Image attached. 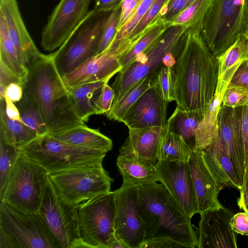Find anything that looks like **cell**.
Masks as SVG:
<instances>
[{"label": "cell", "mask_w": 248, "mask_h": 248, "mask_svg": "<svg viewBox=\"0 0 248 248\" xmlns=\"http://www.w3.org/2000/svg\"><path fill=\"white\" fill-rule=\"evenodd\" d=\"M201 31L187 29L184 47L173 70L176 107L203 117L217 90L218 66Z\"/></svg>", "instance_id": "cell-1"}, {"label": "cell", "mask_w": 248, "mask_h": 248, "mask_svg": "<svg viewBox=\"0 0 248 248\" xmlns=\"http://www.w3.org/2000/svg\"><path fill=\"white\" fill-rule=\"evenodd\" d=\"M137 188L144 230L141 248L198 247L197 234L191 219L161 183L156 182Z\"/></svg>", "instance_id": "cell-2"}, {"label": "cell", "mask_w": 248, "mask_h": 248, "mask_svg": "<svg viewBox=\"0 0 248 248\" xmlns=\"http://www.w3.org/2000/svg\"><path fill=\"white\" fill-rule=\"evenodd\" d=\"M23 86L37 106L47 126L48 134L86 126L56 68L53 53L45 54L29 67Z\"/></svg>", "instance_id": "cell-3"}, {"label": "cell", "mask_w": 248, "mask_h": 248, "mask_svg": "<svg viewBox=\"0 0 248 248\" xmlns=\"http://www.w3.org/2000/svg\"><path fill=\"white\" fill-rule=\"evenodd\" d=\"M186 30V27L181 25L170 26L152 45L118 73L111 85L115 93L112 105L147 76H151L154 81L163 67L174 66L184 47Z\"/></svg>", "instance_id": "cell-4"}, {"label": "cell", "mask_w": 248, "mask_h": 248, "mask_svg": "<svg viewBox=\"0 0 248 248\" xmlns=\"http://www.w3.org/2000/svg\"><path fill=\"white\" fill-rule=\"evenodd\" d=\"M0 248H60L38 213L0 202Z\"/></svg>", "instance_id": "cell-5"}, {"label": "cell", "mask_w": 248, "mask_h": 248, "mask_svg": "<svg viewBox=\"0 0 248 248\" xmlns=\"http://www.w3.org/2000/svg\"><path fill=\"white\" fill-rule=\"evenodd\" d=\"M49 173L102 164L107 153L73 145L49 134L38 136L20 151Z\"/></svg>", "instance_id": "cell-6"}, {"label": "cell", "mask_w": 248, "mask_h": 248, "mask_svg": "<svg viewBox=\"0 0 248 248\" xmlns=\"http://www.w3.org/2000/svg\"><path fill=\"white\" fill-rule=\"evenodd\" d=\"M82 248H113L117 241L114 229V191L75 206Z\"/></svg>", "instance_id": "cell-7"}, {"label": "cell", "mask_w": 248, "mask_h": 248, "mask_svg": "<svg viewBox=\"0 0 248 248\" xmlns=\"http://www.w3.org/2000/svg\"><path fill=\"white\" fill-rule=\"evenodd\" d=\"M48 176L45 169L19 152L0 193V202L38 213Z\"/></svg>", "instance_id": "cell-8"}, {"label": "cell", "mask_w": 248, "mask_h": 248, "mask_svg": "<svg viewBox=\"0 0 248 248\" xmlns=\"http://www.w3.org/2000/svg\"><path fill=\"white\" fill-rule=\"evenodd\" d=\"M110 12L90 10L66 41L53 53L61 77L97 55L103 30Z\"/></svg>", "instance_id": "cell-9"}, {"label": "cell", "mask_w": 248, "mask_h": 248, "mask_svg": "<svg viewBox=\"0 0 248 248\" xmlns=\"http://www.w3.org/2000/svg\"><path fill=\"white\" fill-rule=\"evenodd\" d=\"M245 0H212L203 19L201 34L216 57L243 32Z\"/></svg>", "instance_id": "cell-10"}, {"label": "cell", "mask_w": 248, "mask_h": 248, "mask_svg": "<svg viewBox=\"0 0 248 248\" xmlns=\"http://www.w3.org/2000/svg\"><path fill=\"white\" fill-rule=\"evenodd\" d=\"M48 176L61 198L73 206L111 191L113 181L102 164L71 168Z\"/></svg>", "instance_id": "cell-11"}, {"label": "cell", "mask_w": 248, "mask_h": 248, "mask_svg": "<svg viewBox=\"0 0 248 248\" xmlns=\"http://www.w3.org/2000/svg\"><path fill=\"white\" fill-rule=\"evenodd\" d=\"M38 213L43 219L60 248H82L75 206L60 197L49 176Z\"/></svg>", "instance_id": "cell-12"}, {"label": "cell", "mask_w": 248, "mask_h": 248, "mask_svg": "<svg viewBox=\"0 0 248 248\" xmlns=\"http://www.w3.org/2000/svg\"><path fill=\"white\" fill-rule=\"evenodd\" d=\"M114 191L115 238L124 248H141L144 230L139 209L137 187L123 184Z\"/></svg>", "instance_id": "cell-13"}, {"label": "cell", "mask_w": 248, "mask_h": 248, "mask_svg": "<svg viewBox=\"0 0 248 248\" xmlns=\"http://www.w3.org/2000/svg\"><path fill=\"white\" fill-rule=\"evenodd\" d=\"M92 0H60L41 33V45L51 52L61 47L89 13Z\"/></svg>", "instance_id": "cell-14"}, {"label": "cell", "mask_w": 248, "mask_h": 248, "mask_svg": "<svg viewBox=\"0 0 248 248\" xmlns=\"http://www.w3.org/2000/svg\"><path fill=\"white\" fill-rule=\"evenodd\" d=\"M134 45V43L127 41L114 51L106 50L90 58L71 72L62 76L64 83L67 88H70L97 81L108 82L121 70V58Z\"/></svg>", "instance_id": "cell-15"}, {"label": "cell", "mask_w": 248, "mask_h": 248, "mask_svg": "<svg viewBox=\"0 0 248 248\" xmlns=\"http://www.w3.org/2000/svg\"><path fill=\"white\" fill-rule=\"evenodd\" d=\"M155 166L159 182L191 219L198 213V204L187 162L158 160Z\"/></svg>", "instance_id": "cell-16"}, {"label": "cell", "mask_w": 248, "mask_h": 248, "mask_svg": "<svg viewBox=\"0 0 248 248\" xmlns=\"http://www.w3.org/2000/svg\"><path fill=\"white\" fill-rule=\"evenodd\" d=\"M234 215L224 206L201 215L197 232L199 248H236L238 234L233 231L230 220Z\"/></svg>", "instance_id": "cell-17"}, {"label": "cell", "mask_w": 248, "mask_h": 248, "mask_svg": "<svg viewBox=\"0 0 248 248\" xmlns=\"http://www.w3.org/2000/svg\"><path fill=\"white\" fill-rule=\"evenodd\" d=\"M0 16L21 63L28 69L45 54L37 48L22 17L16 0H0Z\"/></svg>", "instance_id": "cell-18"}, {"label": "cell", "mask_w": 248, "mask_h": 248, "mask_svg": "<svg viewBox=\"0 0 248 248\" xmlns=\"http://www.w3.org/2000/svg\"><path fill=\"white\" fill-rule=\"evenodd\" d=\"M169 103L154 82L139 98L122 120L128 128L164 127Z\"/></svg>", "instance_id": "cell-19"}, {"label": "cell", "mask_w": 248, "mask_h": 248, "mask_svg": "<svg viewBox=\"0 0 248 248\" xmlns=\"http://www.w3.org/2000/svg\"><path fill=\"white\" fill-rule=\"evenodd\" d=\"M196 194L198 213L218 210L224 206L218 200V195L223 188L210 171L200 150L192 151L187 162Z\"/></svg>", "instance_id": "cell-20"}, {"label": "cell", "mask_w": 248, "mask_h": 248, "mask_svg": "<svg viewBox=\"0 0 248 248\" xmlns=\"http://www.w3.org/2000/svg\"><path fill=\"white\" fill-rule=\"evenodd\" d=\"M241 107L221 105L218 117V136L223 143L242 186L245 161L241 131Z\"/></svg>", "instance_id": "cell-21"}, {"label": "cell", "mask_w": 248, "mask_h": 248, "mask_svg": "<svg viewBox=\"0 0 248 248\" xmlns=\"http://www.w3.org/2000/svg\"><path fill=\"white\" fill-rule=\"evenodd\" d=\"M200 150L205 164L218 183L223 187L240 190L242 185L235 169L218 135L213 142Z\"/></svg>", "instance_id": "cell-22"}, {"label": "cell", "mask_w": 248, "mask_h": 248, "mask_svg": "<svg viewBox=\"0 0 248 248\" xmlns=\"http://www.w3.org/2000/svg\"><path fill=\"white\" fill-rule=\"evenodd\" d=\"M165 127L128 128V136L119 152L134 153L155 165L158 161L159 142Z\"/></svg>", "instance_id": "cell-23"}, {"label": "cell", "mask_w": 248, "mask_h": 248, "mask_svg": "<svg viewBox=\"0 0 248 248\" xmlns=\"http://www.w3.org/2000/svg\"><path fill=\"white\" fill-rule=\"evenodd\" d=\"M116 164L123 184L138 187L159 182L155 165L134 153L119 152Z\"/></svg>", "instance_id": "cell-24"}, {"label": "cell", "mask_w": 248, "mask_h": 248, "mask_svg": "<svg viewBox=\"0 0 248 248\" xmlns=\"http://www.w3.org/2000/svg\"><path fill=\"white\" fill-rule=\"evenodd\" d=\"M229 84L218 81L214 97L200 122L196 132V150H202L216 139L218 117L225 90Z\"/></svg>", "instance_id": "cell-25"}, {"label": "cell", "mask_w": 248, "mask_h": 248, "mask_svg": "<svg viewBox=\"0 0 248 248\" xmlns=\"http://www.w3.org/2000/svg\"><path fill=\"white\" fill-rule=\"evenodd\" d=\"M248 56V35L241 33L222 53L216 57L218 66V81L229 84L239 67Z\"/></svg>", "instance_id": "cell-26"}, {"label": "cell", "mask_w": 248, "mask_h": 248, "mask_svg": "<svg viewBox=\"0 0 248 248\" xmlns=\"http://www.w3.org/2000/svg\"><path fill=\"white\" fill-rule=\"evenodd\" d=\"M53 137L77 146L108 153L112 149L110 139L98 129L85 126L74 128L62 133L49 134Z\"/></svg>", "instance_id": "cell-27"}, {"label": "cell", "mask_w": 248, "mask_h": 248, "mask_svg": "<svg viewBox=\"0 0 248 248\" xmlns=\"http://www.w3.org/2000/svg\"><path fill=\"white\" fill-rule=\"evenodd\" d=\"M4 106V98L0 99V140L20 151L38 136L22 122L9 119Z\"/></svg>", "instance_id": "cell-28"}, {"label": "cell", "mask_w": 248, "mask_h": 248, "mask_svg": "<svg viewBox=\"0 0 248 248\" xmlns=\"http://www.w3.org/2000/svg\"><path fill=\"white\" fill-rule=\"evenodd\" d=\"M202 117L196 112L183 110L176 107L167 121L168 131L180 135L192 149L196 150V132Z\"/></svg>", "instance_id": "cell-29"}, {"label": "cell", "mask_w": 248, "mask_h": 248, "mask_svg": "<svg viewBox=\"0 0 248 248\" xmlns=\"http://www.w3.org/2000/svg\"><path fill=\"white\" fill-rule=\"evenodd\" d=\"M107 82L97 81L68 88L77 111L84 122L92 115H96L95 100L100 89Z\"/></svg>", "instance_id": "cell-30"}, {"label": "cell", "mask_w": 248, "mask_h": 248, "mask_svg": "<svg viewBox=\"0 0 248 248\" xmlns=\"http://www.w3.org/2000/svg\"><path fill=\"white\" fill-rule=\"evenodd\" d=\"M192 151L182 136L168 131L165 125L159 142L158 160L187 162Z\"/></svg>", "instance_id": "cell-31"}, {"label": "cell", "mask_w": 248, "mask_h": 248, "mask_svg": "<svg viewBox=\"0 0 248 248\" xmlns=\"http://www.w3.org/2000/svg\"><path fill=\"white\" fill-rule=\"evenodd\" d=\"M0 62L24 82L28 74V69L20 62L16 48L8 36L4 20L0 16Z\"/></svg>", "instance_id": "cell-32"}, {"label": "cell", "mask_w": 248, "mask_h": 248, "mask_svg": "<svg viewBox=\"0 0 248 248\" xmlns=\"http://www.w3.org/2000/svg\"><path fill=\"white\" fill-rule=\"evenodd\" d=\"M170 27L169 24L157 17L148 27L131 49L121 58L122 69L132 62L139 54L152 45Z\"/></svg>", "instance_id": "cell-33"}, {"label": "cell", "mask_w": 248, "mask_h": 248, "mask_svg": "<svg viewBox=\"0 0 248 248\" xmlns=\"http://www.w3.org/2000/svg\"><path fill=\"white\" fill-rule=\"evenodd\" d=\"M15 104L22 123L34 132L38 137L48 133L47 126L37 106L24 91L21 100Z\"/></svg>", "instance_id": "cell-34"}, {"label": "cell", "mask_w": 248, "mask_h": 248, "mask_svg": "<svg viewBox=\"0 0 248 248\" xmlns=\"http://www.w3.org/2000/svg\"><path fill=\"white\" fill-rule=\"evenodd\" d=\"M153 78L149 75L134 84L115 104L112 105L106 113L110 120L121 122L129 109L151 85Z\"/></svg>", "instance_id": "cell-35"}, {"label": "cell", "mask_w": 248, "mask_h": 248, "mask_svg": "<svg viewBox=\"0 0 248 248\" xmlns=\"http://www.w3.org/2000/svg\"><path fill=\"white\" fill-rule=\"evenodd\" d=\"M212 0H195L183 10L170 24L169 26L181 25L187 29L201 30L204 17Z\"/></svg>", "instance_id": "cell-36"}, {"label": "cell", "mask_w": 248, "mask_h": 248, "mask_svg": "<svg viewBox=\"0 0 248 248\" xmlns=\"http://www.w3.org/2000/svg\"><path fill=\"white\" fill-rule=\"evenodd\" d=\"M155 0H141L132 16L116 34L107 49L114 50L127 41L130 34ZM106 49V50H107Z\"/></svg>", "instance_id": "cell-37"}, {"label": "cell", "mask_w": 248, "mask_h": 248, "mask_svg": "<svg viewBox=\"0 0 248 248\" xmlns=\"http://www.w3.org/2000/svg\"><path fill=\"white\" fill-rule=\"evenodd\" d=\"M19 152L0 140V193L4 189L10 171Z\"/></svg>", "instance_id": "cell-38"}, {"label": "cell", "mask_w": 248, "mask_h": 248, "mask_svg": "<svg viewBox=\"0 0 248 248\" xmlns=\"http://www.w3.org/2000/svg\"><path fill=\"white\" fill-rule=\"evenodd\" d=\"M121 14V5L111 11L104 25L98 54L104 52L112 42L117 31Z\"/></svg>", "instance_id": "cell-39"}, {"label": "cell", "mask_w": 248, "mask_h": 248, "mask_svg": "<svg viewBox=\"0 0 248 248\" xmlns=\"http://www.w3.org/2000/svg\"><path fill=\"white\" fill-rule=\"evenodd\" d=\"M170 0H155L148 12L133 30L127 40H138L148 27L158 17L160 12Z\"/></svg>", "instance_id": "cell-40"}, {"label": "cell", "mask_w": 248, "mask_h": 248, "mask_svg": "<svg viewBox=\"0 0 248 248\" xmlns=\"http://www.w3.org/2000/svg\"><path fill=\"white\" fill-rule=\"evenodd\" d=\"M160 90L165 100L169 103L174 101V73L173 67H163L153 81Z\"/></svg>", "instance_id": "cell-41"}, {"label": "cell", "mask_w": 248, "mask_h": 248, "mask_svg": "<svg viewBox=\"0 0 248 248\" xmlns=\"http://www.w3.org/2000/svg\"><path fill=\"white\" fill-rule=\"evenodd\" d=\"M248 103V89L229 83L223 95L222 105L234 108Z\"/></svg>", "instance_id": "cell-42"}, {"label": "cell", "mask_w": 248, "mask_h": 248, "mask_svg": "<svg viewBox=\"0 0 248 248\" xmlns=\"http://www.w3.org/2000/svg\"><path fill=\"white\" fill-rule=\"evenodd\" d=\"M115 97L113 89L105 83L100 89L95 100L96 115L106 114L110 109Z\"/></svg>", "instance_id": "cell-43"}, {"label": "cell", "mask_w": 248, "mask_h": 248, "mask_svg": "<svg viewBox=\"0 0 248 248\" xmlns=\"http://www.w3.org/2000/svg\"><path fill=\"white\" fill-rule=\"evenodd\" d=\"M188 0H170L157 17L169 24L185 9Z\"/></svg>", "instance_id": "cell-44"}, {"label": "cell", "mask_w": 248, "mask_h": 248, "mask_svg": "<svg viewBox=\"0 0 248 248\" xmlns=\"http://www.w3.org/2000/svg\"><path fill=\"white\" fill-rule=\"evenodd\" d=\"M12 83L23 85V81L14 73L0 62V99L4 98L7 86Z\"/></svg>", "instance_id": "cell-45"}, {"label": "cell", "mask_w": 248, "mask_h": 248, "mask_svg": "<svg viewBox=\"0 0 248 248\" xmlns=\"http://www.w3.org/2000/svg\"><path fill=\"white\" fill-rule=\"evenodd\" d=\"M141 0H123L121 3V14L117 32L129 20Z\"/></svg>", "instance_id": "cell-46"}, {"label": "cell", "mask_w": 248, "mask_h": 248, "mask_svg": "<svg viewBox=\"0 0 248 248\" xmlns=\"http://www.w3.org/2000/svg\"><path fill=\"white\" fill-rule=\"evenodd\" d=\"M241 131L245 161V171L248 165V103L241 107Z\"/></svg>", "instance_id": "cell-47"}, {"label": "cell", "mask_w": 248, "mask_h": 248, "mask_svg": "<svg viewBox=\"0 0 248 248\" xmlns=\"http://www.w3.org/2000/svg\"><path fill=\"white\" fill-rule=\"evenodd\" d=\"M230 225L238 234L248 236V213L244 211L234 214L230 220Z\"/></svg>", "instance_id": "cell-48"}, {"label": "cell", "mask_w": 248, "mask_h": 248, "mask_svg": "<svg viewBox=\"0 0 248 248\" xmlns=\"http://www.w3.org/2000/svg\"><path fill=\"white\" fill-rule=\"evenodd\" d=\"M230 83L248 89V67L246 61L237 69Z\"/></svg>", "instance_id": "cell-49"}, {"label": "cell", "mask_w": 248, "mask_h": 248, "mask_svg": "<svg viewBox=\"0 0 248 248\" xmlns=\"http://www.w3.org/2000/svg\"><path fill=\"white\" fill-rule=\"evenodd\" d=\"M24 93L23 85L18 83L9 84L5 91L4 97L16 103L21 100Z\"/></svg>", "instance_id": "cell-50"}, {"label": "cell", "mask_w": 248, "mask_h": 248, "mask_svg": "<svg viewBox=\"0 0 248 248\" xmlns=\"http://www.w3.org/2000/svg\"><path fill=\"white\" fill-rule=\"evenodd\" d=\"M237 205L240 209L248 213V165L245 171L243 184L237 199Z\"/></svg>", "instance_id": "cell-51"}, {"label": "cell", "mask_w": 248, "mask_h": 248, "mask_svg": "<svg viewBox=\"0 0 248 248\" xmlns=\"http://www.w3.org/2000/svg\"><path fill=\"white\" fill-rule=\"evenodd\" d=\"M123 0H94L93 9L96 11L108 12L121 5Z\"/></svg>", "instance_id": "cell-52"}, {"label": "cell", "mask_w": 248, "mask_h": 248, "mask_svg": "<svg viewBox=\"0 0 248 248\" xmlns=\"http://www.w3.org/2000/svg\"><path fill=\"white\" fill-rule=\"evenodd\" d=\"M4 110L7 117L12 120L21 122V119L16 104L11 100L4 98Z\"/></svg>", "instance_id": "cell-53"}, {"label": "cell", "mask_w": 248, "mask_h": 248, "mask_svg": "<svg viewBox=\"0 0 248 248\" xmlns=\"http://www.w3.org/2000/svg\"><path fill=\"white\" fill-rule=\"evenodd\" d=\"M243 26V32L248 35V0H245V2Z\"/></svg>", "instance_id": "cell-54"}, {"label": "cell", "mask_w": 248, "mask_h": 248, "mask_svg": "<svg viewBox=\"0 0 248 248\" xmlns=\"http://www.w3.org/2000/svg\"><path fill=\"white\" fill-rule=\"evenodd\" d=\"M246 62L247 65V66H248V57H247V60H246Z\"/></svg>", "instance_id": "cell-55"}]
</instances>
